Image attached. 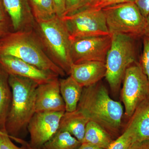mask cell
Here are the masks:
<instances>
[{"instance_id":"1","label":"cell","mask_w":149,"mask_h":149,"mask_svg":"<svg viewBox=\"0 0 149 149\" xmlns=\"http://www.w3.org/2000/svg\"><path fill=\"white\" fill-rule=\"evenodd\" d=\"M76 110L89 121L98 124L113 140L122 134L123 107L110 97L107 89L100 82L84 87Z\"/></svg>"},{"instance_id":"2","label":"cell","mask_w":149,"mask_h":149,"mask_svg":"<svg viewBox=\"0 0 149 149\" xmlns=\"http://www.w3.org/2000/svg\"><path fill=\"white\" fill-rule=\"evenodd\" d=\"M9 82L12 91V100L6 122V132L22 144L29 121L35 113V93L39 85L34 80L9 74Z\"/></svg>"},{"instance_id":"3","label":"cell","mask_w":149,"mask_h":149,"mask_svg":"<svg viewBox=\"0 0 149 149\" xmlns=\"http://www.w3.org/2000/svg\"><path fill=\"white\" fill-rule=\"evenodd\" d=\"M0 55L17 58L59 76L66 74L49 58L33 30L11 32L0 39Z\"/></svg>"},{"instance_id":"4","label":"cell","mask_w":149,"mask_h":149,"mask_svg":"<svg viewBox=\"0 0 149 149\" xmlns=\"http://www.w3.org/2000/svg\"><path fill=\"white\" fill-rule=\"evenodd\" d=\"M33 32L49 58L70 75L72 64L71 40L63 20L57 16L44 21H35Z\"/></svg>"},{"instance_id":"5","label":"cell","mask_w":149,"mask_h":149,"mask_svg":"<svg viewBox=\"0 0 149 149\" xmlns=\"http://www.w3.org/2000/svg\"><path fill=\"white\" fill-rule=\"evenodd\" d=\"M111 44L106 60V79L112 93L117 95L126 69L136 63L135 38L121 34L111 35Z\"/></svg>"},{"instance_id":"6","label":"cell","mask_w":149,"mask_h":149,"mask_svg":"<svg viewBox=\"0 0 149 149\" xmlns=\"http://www.w3.org/2000/svg\"><path fill=\"white\" fill-rule=\"evenodd\" d=\"M110 34H121L136 37L143 36L146 18L134 1L102 9Z\"/></svg>"},{"instance_id":"7","label":"cell","mask_w":149,"mask_h":149,"mask_svg":"<svg viewBox=\"0 0 149 149\" xmlns=\"http://www.w3.org/2000/svg\"><path fill=\"white\" fill-rule=\"evenodd\" d=\"M70 37L75 38L111 35L102 10L86 8L63 17Z\"/></svg>"},{"instance_id":"8","label":"cell","mask_w":149,"mask_h":149,"mask_svg":"<svg viewBox=\"0 0 149 149\" xmlns=\"http://www.w3.org/2000/svg\"><path fill=\"white\" fill-rule=\"evenodd\" d=\"M122 82L121 98L124 114L130 118L138 107L149 98V80L136 62L126 69Z\"/></svg>"},{"instance_id":"9","label":"cell","mask_w":149,"mask_h":149,"mask_svg":"<svg viewBox=\"0 0 149 149\" xmlns=\"http://www.w3.org/2000/svg\"><path fill=\"white\" fill-rule=\"evenodd\" d=\"M111 40V35L71 40L70 54L72 64L89 61L105 63Z\"/></svg>"},{"instance_id":"10","label":"cell","mask_w":149,"mask_h":149,"mask_svg":"<svg viewBox=\"0 0 149 149\" xmlns=\"http://www.w3.org/2000/svg\"><path fill=\"white\" fill-rule=\"evenodd\" d=\"M65 112H35L27 126L30 136L29 146L33 148H41L52 139L58 131Z\"/></svg>"},{"instance_id":"11","label":"cell","mask_w":149,"mask_h":149,"mask_svg":"<svg viewBox=\"0 0 149 149\" xmlns=\"http://www.w3.org/2000/svg\"><path fill=\"white\" fill-rule=\"evenodd\" d=\"M0 65L9 74L29 78L39 85L59 77L55 73L42 70L20 59L11 56L0 55Z\"/></svg>"},{"instance_id":"12","label":"cell","mask_w":149,"mask_h":149,"mask_svg":"<svg viewBox=\"0 0 149 149\" xmlns=\"http://www.w3.org/2000/svg\"><path fill=\"white\" fill-rule=\"evenodd\" d=\"M65 112L58 77L37 86L35 93V112Z\"/></svg>"},{"instance_id":"13","label":"cell","mask_w":149,"mask_h":149,"mask_svg":"<svg viewBox=\"0 0 149 149\" xmlns=\"http://www.w3.org/2000/svg\"><path fill=\"white\" fill-rule=\"evenodd\" d=\"M13 32L33 29L35 20L28 0H3Z\"/></svg>"},{"instance_id":"14","label":"cell","mask_w":149,"mask_h":149,"mask_svg":"<svg viewBox=\"0 0 149 149\" xmlns=\"http://www.w3.org/2000/svg\"><path fill=\"white\" fill-rule=\"evenodd\" d=\"M106 74L105 63L89 61L80 64H72L70 74L83 88L99 83Z\"/></svg>"},{"instance_id":"15","label":"cell","mask_w":149,"mask_h":149,"mask_svg":"<svg viewBox=\"0 0 149 149\" xmlns=\"http://www.w3.org/2000/svg\"><path fill=\"white\" fill-rule=\"evenodd\" d=\"M89 120L77 110L71 112H65L62 118L59 130L68 131L82 143L85 128Z\"/></svg>"},{"instance_id":"16","label":"cell","mask_w":149,"mask_h":149,"mask_svg":"<svg viewBox=\"0 0 149 149\" xmlns=\"http://www.w3.org/2000/svg\"><path fill=\"white\" fill-rule=\"evenodd\" d=\"M59 84L61 93L65 104V112L74 111L82 95L83 87L70 75L64 79H59Z\"/></svg>"},{"instance_id":"17","label":"cell","mask_w":149,"mask_h":149,"mask_svg":"<svg viewBox=\"0 0 149 149\" xmlns=\"http://www.w3.org/2000/svg\"><path fill=\"white\" fill-rule=\"evenodd\" d=\"M9 77V74L0 65V131L6 133V122L12 100Z\"/></svg>"},{"instance_id":"18","label":"cell","mask_w":149,"mask_h":149,"mask_svg":"<svg viewBox=\"0 0 149 149\" xmlns=\"http://www.w3.org/2000/svg\"><path fill=\"white\" fill-rule=\"evenodd\" d=\"M114 140L100 125L89 121L85 128L82 143H88L103 149H108Z\"/></svg>"},{"instance_id":"19","label":"cell","mask_w":149,"mask_h":149,"mask_svg":"<svg viewBox=\"0 0 149 149\" xmlns=\"http://www.w3.org/2000/svg\"><path fill=\"white\" fill-rule=\"evenodd\" d=\"M133 115L136 121L138 142L149 140V98L138 107Z\"/></svg>"},{"instance_id":"20","label":"cell","mask_w":149,"mask_h":149,"mask_svg":"<svg viewBox=\"0 0 149 149\" xmlns=\"http://www.w3.org/2000/svg\"><path fill=\"white\" fill-rule=\"evenodd\" d=\"M82 143L68 131L58 130L42 149H78Z\"/></svg>"},{"instance_id":"21","label":"cell","mask_w":149,"mask_h":149,"mask_svg":"<svg viewBox=\"0 0 149 149\" xmlns=\"http://www.w3.org/2000/svg\"><path fill=\"white\" fill-rule=\"evenodd\" d=\"M137 142V129L135 118L132 116L122 134L115 140L108 149H131Z\"/></svg>"},{"instance_id":"22","label":"cell","mask_w":149,"mask_h":149,"mask_svg":"<svg viewBox=\"0 0 149 149\" xmlns=\"http://www.w3.org/2000/svg\"><path fill=\"white\" fill-rule=\"evenodd\" d=\"M35 21L48 20L56 16L53 0H28Z\"/></svg>"},{"instance_id":"23","label":"cell","mask_w":149,"mask_h":149,"mask_svg":"<svg viewBox=\"0 0 149 149\" xmlns=\"http://www.w3.org/2000/svg\"><path fill=\"white\" fill-rule=\"evenodd\" d=\"M149 80V37L143 36V50L139 63Z\"/></svg>"},{"instance_id":"24","label":"cell","mask_w":149,"mask_h":149,"mask_svg":"<svg viewBox=\"0 0 149 149\" xmlns=\"http://www.w3.org/2000/svg\"><path fill=\"white\" fill-rule=\"evenodd\" d=\"M134 1L135 0H95L91 4L86 8L102 10L109 6L128 2Z\"/></svg>"},{"instance_id":"25","label":"cell","mask_w":149,"mask_h":149,"mask_svg":"<svg viewBox=\"0 0 149 149\" xmlns=\"http://www.w3.org/2000/svg\"><path fill=\"white\" fill-rule=\"evenodd\" d=\"M8 134L0 135V149H27V143L19 147L14 144Z\"/></svg>"},{"instance_id":"26","label":"cell","mask_w":149,"mask_h":149,"mask_svg":"<svg viewBox=\"0 0 149 149\" xmlns=\"http://www.w3.org/2000/svg\"><path fill=\"white\" fill-rule=\"evenodd\" d=\"M80 2V0H66V10L64 16L72 14L79 10Z\"/></svg>"},{"instance_id":"27","label":"cell","mask_w":149,"mask_h":149,"mask_svg":"<svg viewBox=\"0 0 149 149\" xmlns=\"http://www.w3.org/2000/svg\"><path fill=\"white\" fill-rule=\"evenodd\" d=\"M56 15L61 18L65 16L66 10V0H53Z\"/></svg>"},{"instance_id":"28","label":"cell","mask_w":149,"mask_h":149,"mask_svg":"<svg viewBox=\"0 0 149 149\" xmlns=\"http://www.w3.org/2000/svg\"><path fill=\"white\" fill-rule=\"evenodd\" d=\"M134 2L142 15L146 18L149 15V0H135Z\"/></svg>"},{"instance_id":"29","label":"cell","mask_w":149,"mask_h":149,"mask_svg":"<svg viewBox=\"0 0 149 149\" xmlns=\"http://www.w3.org/2000/svg\"><path fill=\"white\" fill-rule=\"evenodd\" d=\"M0 22L7 24L12 28L10 18L6 11L3 0H0Z\"/></svg>"},{"instance_id":"30","label":"cell","mask_w":149,"mask_h":149,"mask_svg":"<svg viewBox=\"0 0 149 149\" xmlns=\"http://www.w3.org/2000/svg\"><path fill=\"white\" fill-rule=\"evenodd\" d=\"M11 32H13L11 27L7 24L0 22V39L4 37Z\"/></svg>"},{"instance_id":"31","label":"cell","mask_w":149,"mask_h":149,"mask_svg":"<svg viewBox=\"0 0 149 149\" xmlns=\"http://www.w3.org/2000/svg\"><path fill=\"white\" fill-rule=\"evenodd\" d=\"M131 149H149V140L137 142Z\"/></svg>"},{"instance_id":"32","label":"cell","mask_w":149,"mask_h":149,"mask_svg":"<svg viewBox=\"0 0 149 149\" xmlns=\"http://www.w3.org/2000/svg\"><path fill=\"white\" fill-rule=\"evenodd\" d=\"M95 0H80V8H79V10H78L87 7L90 4H91Z\"/></svg>"},{"instance_id":"33","label":"cell","mask_w":149,"mask_h":149,"mask_svg":"<svg viewBox=\"0 0 149 149\" xmlns=\"http://www.w3.org/2000/svg\"><path fill=\"white\" fill-rule=\"evenodd\" d=\"M143 36L149 37V15L146 18V24L144 29Z\"/></svg>"},{"instance_id":"34","label":"cell","mask_w":149,"mask_h":149,"mask_svg":"<svg viewBox=\"0 0 149 149\" xmlns=\"http://www.w3.org/2000/svg\"><path fill=\"white\" fill-rule=\"evenodd\" d=\"M78 149H103L85 143H82Z\"/></svg>"},{"instance_id":"35","label":"cell","mask_w":149,"mask_h":149,"mask_svg":"<svg viewBox=\"0 0 149 149\" xmlns=\"http://www.w3.org/2000/svg\"><path fill=\"white\" fill-rule=\"evenodd\" d=\"M27 149H42V148H33L29 146V144L27 145Z\"/></svg>"},{"instance_id":"36","label":"cell","mask_w":149,"mask_h":149,"mask_svg":"<svg viewBox=\"0 0 149 149\" xmlns=\"http://www.w3.org/2000/svg\"><path fill=\"white\" fill-rule=\"evenodd\" d=\"M7 133H3V132H2V131H0V135H6Z\"/></svg>"}]
</instances>
